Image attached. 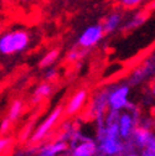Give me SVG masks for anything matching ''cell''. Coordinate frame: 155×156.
I'll return each mask as SVG.
<instances>
[{
  "label": "cell",
  "mask_w": 155,
  "mask_h": 156,
  "mask_svg": "<svg viewBox=\"0 0 155 156\" xmlns=\"http://www.w3.org/2000/svg\"><path fill=\"white\" fill-rule=\"evenodd\" d=\"M30 45V35L26 30H10L0 34V53L9 56L25 51Z\"/></svg>",
  "instance_id": "obj_1"
},
{
  "label": "cell",
  "mask_w": 155,
  "mask_h": 156,
  "mask_svg": "<svg viewBox=\"0 0 155 156\" xmlns=\"http://www.w3.org/2000/svg\"><path fill=\"white\" fill-rule=\"evenodd\" d=\"M104 30L102 24H94L88 26L78 37V45L82 48H91L98 44L103 36H104Z\"/></svg>",
  "instance_id": "obj_2"
},
{
  "label": "cell",
  "mask_w": 155,
  "mask_h": 156,
  "mask_svg": "<svg viewBox=\"0 0 155 156\" xmlns=\"http://www.w3.org/2000/svg\"><path fill=\"white\" fill-rule=\"evenodd\" d=\"M62 114V108L61 107H57L47 118L45 119V122L37 128V130L30 136V140L31 143H37V141H40L45 138V135L52 129V126L57 123V120L60 119V116Z\"/></svg>",
  "instance_id": "obj_3"
},
{
  "label": "cell",
  "mask_w": 155,
  "mask_h": 156,
  "mask_svg": "<svg viewBox=\"0 0 155 156\" xmlns=\"http://www.w3.org/2000/svg\"><path fill=\"white\" fill-rule=\"evenodd\" d=\"M128 95H129V88L123 86L117 89H114L109 97H108V104L112 110L119 112L128 104Z\"/></svg>",
  "instance_id": "obj_4"
},
{
  "label": "cell",
  "mask_w": 155,
  "mask_h": 156,
  "mask_svg": "<svg viewBox=\"0 0 155 156\" xmlns=\"http://www.w3.org/2000/svg\"><path fill=\"white\" fill-rule=\"evenodd\" d=\"M99 150L102 151L103 155L115 156L123 151V144L119 140V138H107V136H102Z\"/></svg>",
  "instance_id": "obj_5"
},
{
  "label": "cell",
  "mask_w": 155,
  "mask_h": 156,
  "mask_svg": "<svg viewBox=\"0 0 155 156\" xmlns=\"http://www.w3.org/2000/svg\"><path fill=\"white\" fill-rule=\"evenodd\" d=\"M122 23H123V14L118 10H114L104 17L102 26L106 34H110V32H114L115 30H118Z\"/></svg>",
  "instance_id": "obj_6"
},
{
  "label": "cell",
  "mask_w": 155,
  "mask_h": 156,
  "mask_svg": "<svg viewBox=\"0 0 155 156\" xmlns=\"http://www.w3.org/2000/svg\"><path fill=\"white\" fill-rule=\"evenodd\" d=\"M86 99H87V92L85 89L82 90H78L72 98L68 101L67 105H66V113L68 115H73L76 114L77 112H80L82 109V107L85 105L86 103Z\"/></svg>",
  "instance_id": "obj_7"
},
{
  "label": "cell",
  "mask_w": 155,
  "mask_h": 156,
  "mask_svg": "<svg viewBox=\"0 0 155 156\" xmlns=\"http://www.w3.org/2000/svg\"><path fill=\"white\" fill-rule=\"evenodd\" d=\"M118 125H119V135L121 138L127 139L132 135L134 130V122L132 115L129 114H122L118 119Z\"/></svg>",
  "instance_id": "obj_8"
},
{
  "label": "cell",
  "mask_w": 155,
  "mask_h": 156,
  "mask_svg": "<svg viewBox=\"0 0 155 156\" xmlns=\"http://www.w3.org/2000/svg\"><path fill=\"white\" fill-rule=\"evenodd\" d=\"M96 152H97V145L91 140H86L73 149L72 156H94Z\"/></svg>",
  "instance_id": "obj_9"
},
{
  "label": "cell",
  "mask_w": 155,
  "mask_h": 156,
  "mask_svg": "<svg viewBox=\"0 0 155 156\" xmlns=\"http://www.w3.org/2000/svg\"><path fill=\"white\" fill-rule=\"evenodd\" d=\"M133 135H134V139L140 146H148L149 144H151L153 141H155V139L153 138L151 133L148 129L144 128H138V129H134L133 130Z\"/></svg>",
  "instance_id": "obj_10"
},
{
  "label": "cell",
  "mask_w": 155,
  "mask_h": 156,
  "mask_svg": "<svg viewBox=\"0 0 155 156\" xmlns=\"http://www.w3.org/2000/svg\"><path fill=\"white\" fill-rule=\"evenodd\" d=\"M66 149H67V144L65 141H57L55 144L45 146L38 156H56L57 154L65 151Z\"/></svg>",
  "instance_id": "obj_11"
},
{
  "label": "cell",
  "mask_w": 155,
  "mask_h": 156,
  "mask_svg": "<svg viewBox=\"0 0 155 156\" xmlns=\"http://www.w3.org/2000/svg\"><path fill=\"white\" fill-rule=\"evenodd\" d=\"M59 57H60V51L57 50V48H53V50L49 51V52L42 57V60L40 61L38 66H40L41 68L50 67V66H52V65L57 61V58H59Z\"/></svg>",
  "instance_id": "obj_12"
},
{
  "label": "cell",
  "mask_w": 155,
  "mask_h": 156,
  "mask_svg": "<svg viewBox=\"0 0 155 156\" xmlns=\"http://www.w3.org/2000/svg\"><path fill=\"white\" fill-rule=\"evenodd\" d=\"M51 93V86L49 83H42L40 84L35 93H34V97H32V102L34 103H38V102H41L44 98H46V97H49Z\"/></svg>",
  "instance_id": "obj_13"
},
{
  "label": "cell",
  "mask_w": 155,
  "mask_h": 156,
  "mask_svg": "<svg viewBox=\"0 0 155 156\" xmlns=\"http://www.w3.org/2000/svg\"><path fill=\"white\" fill-rule=\"evenodd\" d=\"M21 112H23V102L19 101V99H17V101H14L13 104H11V107H10L8 118H9V119L11 120V123H13L14 120H16L19 116H20Z\"/></svg>",
  "instance_id": "obj_14"
},
{
  "label": "cell",
  "mask_w": 155,
  "mask_h": 156,
  "mask_svg": "<svg viewBox=\"0 0 155 156\" xmlns=\"http://www.w3.org/2000/svg\"><path fill=\"white\" fill-rule=\"evenodd\" d=\"M145 21V16L139 12V14H135L134 16H132V19H129V20L127 21L125 24V27L127 29H134V27H139Z\"/></svg>",
  "instance_id": "obj_15"
},
{
  "label": "cell",
  "mask_w": 155,
  "mask_h": 156,
  "mask_svg": "<svg viewBox=\"0 0 155 156\" xmlns=\"http://www.w3.org/2000/svg\"><path fill=\"white\" fill-rule=\"evenodd\" d=\"M119 2V5L123 8V9H134V8H137L139 6L140 4H143L145 0H118Z\"/></svg>",
  "instance_id": "obj_16"
},
{
  "label": "cell",
  "mask_w": 155,
  "mask_h": 156,
  "mask_svg": "<svg viewBox=\"0 0 155 156\" xmlns=\"http://www.w3.org/2000/svg\"><path fill=\"white\" fill-rule=\"evenodd\" d=\"M10 145H11V139L2 136V138H0V154L5 151L8 147H10Z\"/></svg>",
  "instance_id": "obj_17"
},
{
  "label": "cell",
  "mask_w": 155,
  "mask_h": 156,
  "mask_svg": "<svg viewBox=\"0 0 155 156\" xmlns=\"http://www.w3.org/2000/svg\"><path fill=\"white\" fill-rule=\"evenodd\" d=\"M31 130H32V126H31V124L26 125V126L23 129L21 134H20V139H21V140H26V139L29 138V136H31V135H32Z\"/></svg>",
  "instance_id": "obj_18"
},
{
  "label": "cell",
  "mask_w": 155,
  "mask_h": 156,
  "mask_svg": "<svg viewBox=\"0 0 155 156\" xmlns=\"http://www.w3.org/2000/svg\"><path fill=\"white\" fill-rule=\"evenodd\" d=\"M10 125H11V120H10L9 118H5V119L2 122V125H0V133L5 134V133L10 129Z\"/></svg>",
  "instance_id": "obj_19"
},
{
  "label": "cell",
  "mask_w": 155,
  "mask_h": 156,
  "mask_svg": "<svg viewBox=\"0 0 155 156\" xmlns=\"http://www.w3.org/2000/svg\"><path fill=\"white\" fill-rule=\"evenodd\" d=\"M78 57H80V53L77 51H73L68 55V61H76V60H78Z\"/></svg>",
  "instance_id": "obj_20"
},
{
  "label": "cell",
  "mask_w": 155,
  "mask_h": 156,
  "mask_svg": "<svg viewBox=\"0 0 155 156\" xmlns=\"http://www.w3.org/2000/svg\"><path fill=\"white\" fill-rule=\"evenodd\" d=\"M47 76H49V77H47V80H51V78H55L56 72H55V71H51V72H49V73H47Z\"/></svg>",
  "instance_id": "obj_21"
},
{
  "label": "cell",
  "mask_w": 155,
  "mask_h": 156,
  "mask_svg": "<svg viewBox=\"0 0 155 156\" xmlns=\"http://www.w3.org/2000/svg\"><path fill=\"white\" fill-rule=\"evenodd\" d=\"M3 32V23H2V20H0V34Z\"/></svg>",
  "instance_id": "obj_22"
},
{
  "label": "cell",
  "mask_w": 155,
  "mask_h": 156,
  "mask_svg": "<svg viewBox=\"0 0 155 156\" xmlns=\"http://www.w3.org/2000/svg\"><path fill=\"white\" fill-rule=\"evenodd\" d=\"M151 92H153V94H154V95H155V84H154V86H153V88H151Z\"/></svg>",
  "instance_id": "obj_23"
},
{
  "label": "cell",
  "mask_w": 155,
  "mask_h": 156,
  "mask_svg": "<svg viewBox=\"0 0 155 156\" xmlns=\"http://www.w3.org/2000/svg\"><path fill=\"white\" fill-rule=\"evenodd\" d=\"M127 156H138L137 154H129V155H127Z\"/></svg>",
  "instance_id": "obj_24"
},
{
  "label": "cell",
  "mask_w": 155,
  "mask_h": 156,
  "mask_svg": "<svg viewBox=\"0 0 155 156\" xmlns=\"http://www.w3.org/2000/svg\"><path fill=\"white\" fill-rule=\"evenodd\" d=\"M19 2H29V0H19Z\"/></svg>",
  "instance_id": "obj_25"
},
{
  "label": "cell",
  "mask_w": 155,
  "mask_h": 156,
  "mask_svg": "<svg viewBox=\"0 0 155 156\" xmlns=\"http://www.w3.org/2000/svg\"><path fill=\"white\" fill-rule=\"evenodd\" d=\"M103 156H109V155H103Z\"/></svg>",
  "instance_id": "obj_26"
}]
</instances>
